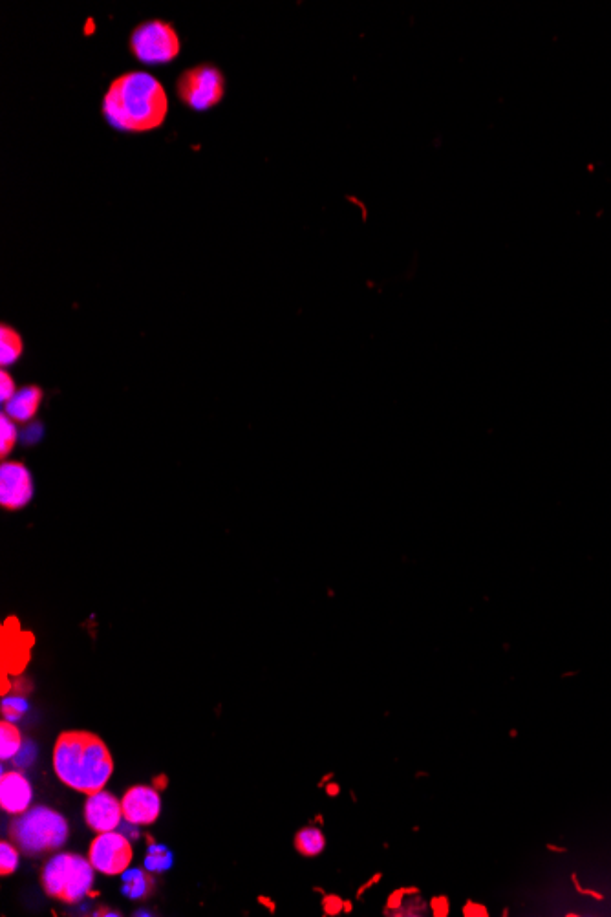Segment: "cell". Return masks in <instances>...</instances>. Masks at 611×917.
Wrapping results in <instances>:
<instances>
[{
	"label": "cell",
	"mask_w": 611,
	"mask_h": 917,
	"mask_svg": "<svg viewBox=\"0 0 611 917\" xmlns=\"http://www.w3.org/2000/svg\"><path fill=\"white\" fill-rule=\"evenodd\" d=\"M103 114L116 130L149 132L163 125L169 114V99L156 77L147 72H129L110 83L103 99Z\"/></svg>",
	"instance_id": "obj_1"
},
{
	"label": "cell",
	"mask_w": 611,
	"mask_h": 917,
	"mask_svg": "<svg viewBox=\"0 0 611 917\" xmlns=\"http://www.w3.org/2000/svg\"><path fill=\"white\" fill-rule=\"evenodd\" d=\"M54 771L68 788L92 795L107 786L114 760L97 734L68 731L55 742Z\"/></svg>",
	"instance_id": "obj_2"
},
{
	"label": "cell",
	"mask_w": 611,
	"mask_h": 917,
	"mask_svg": "<svg viewBox=\"0 0 611 917\" xmlns=\"http://www.w3.org/2000/svg\"><path fill=\"white\" fill-rule=\"evenodd\" d=\"M11 842L28 855L54 852L68 839V822L61 813L35 806L11 822Z\"/></svg>",
	"instance_id": "obj_3"
},
{
	"label": "cell",
	"mask_w": 611,
	"mask_h": 917,
	"mask_svg": "<svg viewBox=\"0 0 611 917\" xmlns=\"http://www.w3.org/2000/svg\"><path fill=\"white\" fill-rule=\"evenodd\" d=\"M94 866L77 853H57L44 866L41 883L44 892L63 903H79L90 894Z\"/></svg>",
	"instance_id": "obj_4"
},
{
	"label": "cell",
	"mask_w": 611,
	"mask_h": 917,
	"mask_svg": "<svg viewBox=\"0 0 611 917\" xmlns=\"http://www.w3.org/2000/svg\"><path fill=\"white\" fill-rule=\"evenodd\" d=\"M130 52L143 65H167L180 55V39L169 22L140 24L130 35Z\"/></svg>",
	"instance_id": "obj_5"
},
{
	"label": "cell",
	"mask_w": 611,
	"mask_h": 917,
	"mask_svg": "<svg viewBox=\"0 0 611 917\" xmlns=\"http://www.w3.org/2000/svg\"><path fill=\"white\" fill-rule=\"evenodd\" d=\"M226 94L224 74L213 65H198L185 70L178 79V96L193 110L216 107Z\"/></svg>",
	"instance_id": "obj_6"
},
{
	"label": "cell",
	"mask_w": 611,
	"mask_h": 917,
	"mask_svg": "<svg viewBox=\"0 0 611 917\" xmlns=\"http://www.w3.org/2000/svg\"><path fill=\"white\" fill-rule=\"evenodd\" d=\"M88 859L101 874H123L132 861V844L129 837L118 830L97 833L96 841L90 846Z\"/></svg>",
	"instance_id": "obj_7"
},
{
	"label": "cell",
	"mask_w": 611,
	"mask_h": 917,
	"mask_svg": "<svg viewBox=\"0 0 611 917\" xmlns=\"http://www.w3.org/2000/svg\"><path fill=\"white\" fill-rule=\"evenodd\" d=\"M30 471L22 464L10 462L0 467V504L6 509H21L32 500Z\"/></svg>",
	"instance_id": "obj_8"
},
{
	"label": "cell",
	"mask_w": 611,
	"mask_h": 917,
	"mask_svg": "<svg viewBox=\"0 0 611 917\" xmlns=\"http://www.w3.org/2000/svg\"><path fill=\"white\" fill-rule=\"evenodd\" d=\"M123 819V806L112 793L108 791H96L88 795L85 802V820L86 824L97 831V833H107V831L118 830Z\"/></svg>",
	"instance_id": "obj_9"
},
{
	"label": "cell",
	"mask_w": 611,
	"mask_h": 917,
	"mask_svg": "<svg viewBox=\"0 0 611 917\" xmlns=\"http://www.w3.org/2000/svg\"><path fill=\"white\" fill-rule=\"evenodd\" d=\"M123 819L138 826H149L160 817L161 799L156 789L147 786L130 788L121 800Z\"/></svg>",
	"instance_id": "obj_10"
},
{
	"label": "cell",
	"mask_w": 611,
	"mask_h": 917,
	"mask_svg": "<svg viewBox=\"0 0 611 917\" xmlns=\"http://www.w3.org/2000/svg\"><path fill=\"white\" fill-rule=\"evenodd\" d=\"M33 791L28 778L19 771L4 773L0 778V806L11 815L30 810Z\"/></svg>",
	"instance_id": "obj_11"
},
{
	"label": "cell",
	"mask_w": 611,
	"mask_h": 917,
	"mask_svg": "<svg viewBox=\"0 0 611 917\" xmlns=\"http://www.w3.org/2000/svg\"><path fill=\"white\" fill-rule=\"evenodd\" d=\"M41 400H43V390L39 387H24L6 403V414L13 421L26 423L37 414Z\"/></svg>",
	"instance_id": "obj_12"
},
{
	"label": "cell",
	"mask_w": 611,
	"mask_h": 917,
	"mask_svg": "<svg viewBox=\"0 0 611 917\" xmlns=\"http://www.w3.org/2000/svg\"><path fill=\"white\" fill-rule=\"evenodd\" d=\"M121 892L123 896L129 897L132 901L145 899L154 890V881H152L151 872L145 868H127L121 874Z\"/></svg>",
	"instance_id": "obj_13"
},
{
	"label": "cell",
	"mask_w": 611,
	"mask_h": 917,
	"mask_svg": "<svg viewBox=\"0 0 611 917\" xmlns=\"http://www.w3.org/2000/svg\"><path fill=\"white\" fill-rule=\"evenodd\" d=\"M22 354L21 335L17 334L10 326L0 328V365L8 367L13 365Z\"/></svg>",
	"instance_id": "obj_14"
},
{
	"label": "cell",
	"mask_w": 611,
	"mask_h": 917,
	"mask_svg": "<svg viewBox=\"0 0 611 917\" xmlns=\"http://www.w3.org/2000/svg\"><path fill=\"white\" fill-rule=\"evenodd\" d=\"M0 758L10 760L19 755L22 747V736L13 723L4 720L0 725Z\"/></svg>",
	"instance_id": "obj_15"
},
{
	"label": "cell",
	"mask_w": 611,
	"mask_h": 917,
	"mask_svg": "<svg viewBox=\"0 0 611 917\" xmlns=\"http://www.w3.org/2000/svg\"><path fill=\"white\" fill-rule=\"evenodd\" d=\"M295 846L297 850L306 855V857H315L324 850L326 846V839L322 835V831L319 828H304V830L297 833L295 837Z\"/></svg>",
	"instance_id": "obj_16"
},
{
	"label": "cell",
	"mask_w": 611,
	"mask_h": 917,
	"mask_svg": "<svg viewBox=\"0 0 611 917\" xmlns=\"http://www.w3.org/2000/svg\"><path fill=\"white\" fill-rule=\"evenodd\" d=\"M172 863H174V857H172L171 850L165 848L163 844L151 842L147 855H145V863H143L145 868L151 874H163V872L171 870Z\"/></svg>",
	"instance_id": "obj_17"
},
{
	"label": "cell",
	"mask_w": 611,
	"mask_h": 917,
	"mask_svg": "<svg viewBox=\"0 0 611 917\" xmlns=\"http://www.w3.org/2000/svg\"><path fill=\"white\" fill-rule=\"evenodd\" d=\"M19 438V432L15 427V421L8 418V414H2L0 418V454L8 456L15 447V442Z\"/></svg>",
	"instance_id": "obj_18"
},
{
	"label": "cell",
	"mask_w": 611,
	"mask_h": 917,
	"mask_svg": "<svg viewBox=\"0 0 611 917\" xmlns=\"http://www.w3.org/2000/svg\"><path fill=\"white\" fill-rule=\"evenodd\" d=\"M28 711V702L21 696H8L2 700V716L4 720L15 723L21 720L22 714Z\"/></svg>",
	"instance_id": "obj_19"
},
{
	"label": "cell",
	"mask_w": 611,
	"mask_h": 917,
	"mask_svg": "<svg viewBox=\"0 0 611 917\" xmlns=\"http://www.w3.org/2000/svg\"><path fill=\"white\" fill-rule=\"evenodd\" d=\"M17 864H19V853L15 850V846L10 842H2L0 844V874H13L17 870Z\"/></svg>",
	"instance_id": "obj_20"
},
{
	"label": "cell",
	"mask_w": 611,
	"mask_h": 917,
	"mask_svg": "<svg viewBox=\"0 0 611 917\" xmlns=\"http://www.w3.org/2000/svg\"><path fill=\"white\" fill-rule=\"evenodd\" d=\"M15 394H17L15 381H13V378H11L6 370H2V372H0V400L4 401V403H8Z\"/></svg>",
	"instance_id": "obj_21"
},
{
	"label": "cell",
	"mask_w": 611,
	"mask_h": 917,
	"mask_svg": "<svg viewBox=\"0 0 611 917\" xmlns=\"http://www.w3.org/2000/svg\"><path fill=\"white\" fill-rule=\"evenodd\" d=\"M41 434H43V432H41V427H39V425H33L28 431L24 432L22 440H24V443H35L41 438Z\"/></svg>",
	"instance_id": "obj_22"
}]
</instances>
